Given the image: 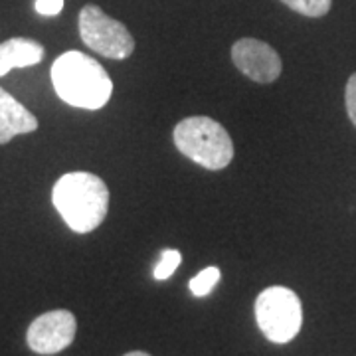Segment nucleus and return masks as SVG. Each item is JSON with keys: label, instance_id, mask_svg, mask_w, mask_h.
Wrapping results in <instances>:
<instances>
[{"label": "nucleus", "instance_id": "obj_9", "mask_svg": "<svg viewBox=\"0 0 356 356\" xmlns=\"http://www.w3.org/2000/svg\"><path fill=\"white\" fill-rule=\"evenodd\" d=\"M44 60V46L30 38H13L0 44V77L14 67H30Z\"/></svg>", "mask_w": 356, "mask_h": 356}, {"label": "nucleus", "instance_id": "obj_13", "mask_svg": "<svg viewBox=\"0 0 356 356\" xmlns=\"http://www.w3.org/2000/svg\"><path fill=\"white\" fill-rule=\"evenodd\" d=\"M344 103H346V113H348L353 125L356 127V74H353V76L348 77V81H346Z\"/></svg>", "mask_w": 356, "mask_h": 356}, {"label": "nucleus", "instance_id": "obj_14", "mask_svg": "<svg viewBox=\"0 0 356 356\" xmlns=\"http://www.w3.org/2000/svg\"><path fill=\"white\" fill-rule=\"evenodd\" d=\"M64 10V0H36V13L42 16H58Z\"/></svg>", "mask_w": 356, "mask_h": 356}, {"label": "nucleus", "instance_id": "obj_7", "mask_svg": "<svg viewBox=\"0 0 356 356\" xmlns=\"http://www.w3.org/2000/svg\"><path fill=\"white\" fill-rule=\"evenodd\" d=\"M232 62L255 83H273L281 76V58L269 44L255 38H242L232 46Z\"/></svg>", "mask_w": 356, "mask_h": 356}, {"label": "nucleus", "instance_id": "obj_10", "mask_svg": "<svg viewBox=\"0 0 356 356\" xmlns=\"http://www.w3.org/2000/svg\"><path fill=\"white\" fill-rule=\"evenodd\" d=\"M293 13L307 18H321L331 10L332 0H281Z\"/></svg>", "mask_w": 356, "mask_h": 356}, {"label": "nucleus", "instance_id": "obj_5", "mask_svg": "<svg viewBox=\"0 0 356 356\" xmlns=\"http://www.w3.org/2000/svg\"><path fill=\"white\" fill-rule=\"evenodd\" d=\"M79 36L89 50L109 60H127L135 50V38L127 26L105 14L97 4H86L77 18Z\"/></svg>", "mask_w": 356, "mask_h": 356}, {"label": "nucleus", "instance_id": "obj_11", "mask_svg": "<svg viewBox=\"0 0 356 356\" xmlns=\"http://www.w3.org/2000/svg\"><path fill=\"white\" fill-rule=\"evenodd\" d=\"M222 277V273H220V269L218 267H206L202 269L198 275H194L188 283V287H191V291L194 297H206V295H210V291L216 287V283Z\"/></svg>", "mask_w": 356, "mask_h": 356}, {"label": "nucleus", "instance_id": "obj_3", "mask_svg": "<svg viewBox=\"0 0 356 356\" xmlns=\"http://www.w3.org/2000/svg\"><path fill=\"white\" fill-rule=\"evenodd\" d=\"M172 139L186 159L208 170H222L234 159V143L228 131L204 115L182 119L172 131Z\"/></svg>", "mask_w": 356, "mask_h": 356}, {"label": "nucleus", "instance_id": "obj_6", "mask_svg": "<svg viewBox=\"0 0 356 356\" xmlns=\"http://www.w3.org/2000/svg\"><path fill=\"white\" fill-rule=\"evenodd\" d=\"M77 321L72 311L56 309L34 318L26 332V343L36 355H58L74 343Z\"/></svg>", "mask_w": 356, "mask_h": 356}, {"label": "nucleus", "instance_id": "obj_15", "mask_svg": "<svg viewBox=\"0 0 356 356\" xmlns=\"http://www.w3.org/2000/svg\"><path fill=\"white\" fill-rule=\"evenodd\" d=\"M123 356H151L149 353H143V350H133V353H127V355Z\"/></svg>", "mask_w": 356, "mask_h": 356}, {"label": "nucleus", "instance_id": "obj_1", "mask_svg": "<svg viewBox=\"0 0 356 356\" xmlns=\"http://www.w3.org/2000/svg\"><path fill=\"white\" fill-rule=\"evenodd\" d=\"M51 83L60 99L72 107L97 111L107 105L113 81L97 60L83 51H65L51 65Z\"/></svg>", "mask_w": 356, "mask_h": 356}, {"label": "nucleus", "instance_id": "obj_12", "mask_svg": "<svg viewBox=\"0 0 356 356\" xmlns=\"http://www.w3.org/2000/svg\"><path fill=\"white\" fill-rule=\"evenodd\" d=\"M180 261H182V255H180L178 250H163L161 252V261L154 266V280H168L178 269Z\"/></svg>", "mask_w": 356, "mask_h": 356}, {"label": "nucleus", "instance_id": "obj_2", "mask_svg": "<svg viewBox=\"0 0 356 356\" xmlns=\"http://www.w3.org/2000/svg\"><path fill=\"white\" fill-rule=\"evenodd\" d=\"M51 202L70 228L89 234L107 216L109 188L93 172H67L54 184Z\"/></svg>", "mask_w": 356, "mask_h": 356}, {"label": "nucleus", "instance_id": "obj_4", "mask_svg": "<svg viewBox=\"0 0 356 356\" xmlns=\"http://www.w3.org/2000/svg\"><path fill=\"white\" fill-rule=\"evenodd\" d=\"M255 321L267 341L287 344L303 327V305L299 295L287 287H267L255 299Z\"/></svg>", "mask_w": 356, "mask_h": 356}, {"label": "nucleus", "instance_id": "obj_8", "mask_svg": "<svg viewBox=\"0 0 356 356\" xmlns=\"http://www.w3.org/2000/svg\"><path fill=\"white\" fill-rule=\"evenodd\" d=\"M38 129V119L18 103L6 89L0 88V145L10 143L18 135H28Z\"/></svg>", "mask_w": 356, "mask_h": 356}]
</instances>
